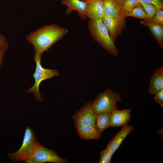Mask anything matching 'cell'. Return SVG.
Instances as JSON below:
<instances>
[{"instance_id": "obj_1", "label": "cell", "mask_w": 163, "mask_h": 163, "mask_svg": "<svg viewBox=\"0 0 163 163\" xmlns=\"http://www.w3.org/2000/svg\"><path fill=\"white\" fill-rule=\"evenodd\" d=\"M68 32V30L55 24L44 26L31 32L26 37L33 45L35 52L41 56L53 45Z\"/></svg>"}, {"instance_id": "obj_2", "label": "cell", "mask_w": 163, "mask_h": 163, "mask_svg": "<svg viewBox=\"0 0 163 163\" xmlns=\"http://www.w3.org/2000/svg\"><path fill=\"white\" fill-rule=\"evenodd\" d=\"M88 27L92 37L102 47L114 56L119 55L114 41L110 37L107 30L102 20H90Z\"/></svg>"}, {"instance_id": "obj_3", "label": "cell", "mask_w": 163, "mask_h": 163, "mask_svg": "<svg viewBox=\"0 0 163 163\" xmlns=\"http://www.w3.org/2000/svg\"><path fill=\"white\" fill-rule=\"evenodd\" d=\"M42 56L35 52L34 60L36 63L35 71L33 74L35 82L34 85L25 91V93H32L36 99L40 102H43V98L39 90V86L41 82L44 80L50 79L59 75L58 71L54 69L43 68L41 64Z\"/></svg>"}, {"instance_id": "obj_4", "label": "cell", "mask_w": 163, "mask_h": 163, "mask_svg": "<svg viewBox=\"0 0 163 163\" xmlns=\"http://www.w3.org/2000/svg\"><path fill=\"white\" fill-rule=\"evenodd\" d=\"M122 99L118 92L107 88L99 93L92 102V107L96 114L105 111L111 112L117 109V103Z\"/></svg>"}, {"instance_id": "obj_5", "label": "cell", "mask_w": 163, "mask_h": 163, "mask_svg": "<svg viewBox=\"0 0 163 163\" xmlns=\"http://www.w3.org/2000/svg\"><path fill=\"white\" fill-rule=\"evenodd\" d=\"M35 133L29 126H27L25 131L22 145L16 152L9 153L8 158L14 162L25 161L30 156L34 150L37 142Z\"/></svg>"}, {"instance_id": "obj_6", "label": "cell", "mask_w": 163, "mask_h": 163, "mask_svg": "<svg viewBox=\"0 0 163 163\" xmlns=\"http://www.w3.org/2000/svg\"><path fill=\"white\" fill-rule=\"evenodd\" d=\"M25 162L67 163L68 161L66 158L60 157L54 150L43 146L37 141L32 153Z\"/></svg>"}, {"instance_id": "obj_7", "label": "cell", "mask_w": 163, "mask_h": 163, "mask_svg": "<svg viewBox=\"0 0 163 163\" xmlns=\"http://www.w3.org/2000/svg\"><path fill=\"white\" fill-rule=\"evenodd\" d=\"M92 102L90 101L85 104L73 116L75 128L87 124L95 126L96 114L93 108Z\"/></svg>"}, {"instance_id": "obj_8", "label": "cell", "mask_w": 163, "mask_h": 163, "mask_svg": "<svg viewBox=\"0 0 163 163\" xmlns=\"http://www.w3.org/2000/svg\"><path fill=\"white\" fill-rule=\"evenodd\" d=\"M125 18L120 14L114 16L104 15L102 21L113 40H114L123 29L125 24Z\"/></svg>"}, {"instance_id": "obj_9", "label": "cell", "mask_w": 163, "mask_h": 163, "mask_svg": "<svg viewBox=\"0 0 163 163\" xmlns=\"http://www.w3.org/2000/svg\"><path fill=\"white\" fill-rule=\"evenodd\" d=\"M87 17L93 21L102 20L104 14L103 0H87Z\"/></svg>"}, {"instance_id": "obj_10", "label": "cell", "mask_w": 163, "mask_h": 163, "mask_svg": "<svg viewBox=\"0 0 163 163\" xmlns=\"http://www.w3.org/2000/svg\"><path fill=\"white\" fill-rule=\"evenodd\" d=\"M132 109L131 108L119 110L117 109L111 112L110 126L117 127L123 126L129 122Z\"/></svg>"}, {"instance_id": "obj_11", "label": "cell", "mask_w": 163, "mask_h": 163, "mask_svg": "<svg viewBox=\"0 0 163 163\" xmlns=\"http://www.w3.org/2000/svg\"><path fill=\"white\" fill-rule=\"evenodd\" d=\"M133 129V126L127 124L123 126L120 131L109 142L106 148L110 150L112 155L119 147L126 136Z\"/></svg>"}, {"instance_id": "obj_12", "label": "cell", "mask_w": 163, "mask_h": 163, "mask_svg": "<svg viewBox=\"0 0 163 163\" xmlns=\"http://www.w3.org/2000/svg\"><path fill=\"white\" fill-rule=\"evenodd\" d=\"M61 2L62 5L67 7L65 12L67 15L73 11H76L81 17H87L86 2L79 0H61Z\"/></svg>"}, {"instance_id": "obj_13", "label": "cell", "mask_w": 163, "mask_h": 163, "mask_svg": "<svg viewBox=\"0 0 163 163\" xmlns=\"http://www.w3.org/2000/svg\"><path fill=\"white\" fill-rule=\"evenodd\" d=\"M76 128L77 133L83 140L97 139L101 137L95 126L94 125L87 124L78 127Z\"/></svg>"}, {"instance_id": "obj_14", "label": "cell", "mask_w": 163, "mask_h": 163, "mask_svg": "<svg viewBox=\"0 0 163 163\" xmlns=\"http://www.w3.org/2000/svg\"><path fill=\"white\" fill-rule=\"evenodd\" d=\"M163 89V66L156 69L150 80L149 92L155 94Z\"/></svg>"}, {"instance_id": "obj_15", "label": "cell", "mask_w": 163, "mask_h": 163, "mask_svg": "<svg viewBox=\"0 0 163 163\" xmlns=\"http://www.w3.org/2000/svg\"><path fill=\"white\" fill-rule=\"evenodd\" d=\"M111 112H101L96 114L95 126L100 135L107 128L111 127Z\"/></svg>"}, {"instance_id": "obj_16", "label": "cell", "mask_w": 163, "mask_h": 163, "mask_svg": "<svg viewBox=\"0 0 163 163\" xmlns=\"http://www.w3.org/2000/svg\"><path fill=\"white\" fill-rule=\"evenodd\" d=\"M141 24L147 26L149 29L153 36L158 43L160 47L163 48V25L152 23L150 21H141Z\"/></svg>"}, {"instance_id": "obj_17", "label": "cell", "mask_w": 163, "mask_h": 163, "mask_svg": "<svg viewBox=\"0 0 163 163\" xmlns=\"http://www.w3.org/2000/svg\"><path fill=\"white\" fill-rule=\"evenodd\" d=\"M104 15L114 16L120 14L121 7L115 0H103Z\"/></svg>"}, {"instance_id": "obj_18", "label": "cell", "mask_w": 163, "mask_h": 163, "mask_svg": "<svg viewBox=\"0 0 163 163\" xmlns=\"http://www.w3.org/2000/svg\"><path fill=\"white\" fill-rule=\"evenodd\" d=\"M126 17L132 16L143 19L145 21H150L148 15L142 8L141 4L129 11Z\"/></svg>"}, {"instance_id": "obj_19", "label": "cell", "mask_w": 163, "mask_h": 163, "mask_svg": "<svg viewBox=\"0 0 163 163\" xmlns=\"http://www.w3.org/2000/svg\"><path fill=\"white\" fill-rule=\"evenodd\" d=\"M140 4L139 0H126L121 7L120 15L126 17V13L129 11Z\"/></svg>"}, {"instance_id": "obj_20", "label": "cell", "mask_w": 163, "mask_h": 163, "mask_svg": "<svg viewBox=\"0 0 163 163\" xmlns=\"http://www.w3.org/2000/svg\"><path fill=\"white\" fill-rule=\"evenodd\" d=\"M141 5L148 15L151 21L158 9L156 6L152 4L141 3Z\"/></svg>"}, {"instance_id": "obj_21", "label": "cell", "mask_w": 163, "mask_h": 163, "mask_svg": "<svg viewBox=\"0 0 163 163\" xmlns=\"http://www.w3.org/2000/svg\"><path fill=\"white\" fill-rule=\"evenodd\" d=\"M112 156L110 150L106 148L101 152L99 163H110Z\"/></svg>"}, {"instance_id": "obj_22", "label": "cell", "mask_w": 163, "mask_h": 163, "mask_svg": "<svg viewBox=\"0 0 163 163\" xmlns=\"http://www.w3.org/2000/svg\"><path fill=\"white\" fill-rule=\"evenodd\" d=\"M163 9H158L153 18L151 21L152 23L159 24H163Z\"/></svg>"}, {"instance_id": "obj_23", "label": "cell", "mask_w": 163, "mask_h": 163, "mask_svg": "<svg viewBox=\"0 0 163 163\" xmlns=\"http://www.w3.org/2000/svg\"><path fill=\"white\" fill-rule=\"evenodd\" d=\"M141 3L150 4L156 6L158 9H163V0H139Z\"/></svg>"}, {"instance_id": "obj_24", "label": "cell", "mask_w": 163, "mask_h": 163, "mask_svg": "<svg viewBox=\"0 0 163 163\" xmlns=\"http://www.w3.org/2000/svg\"><path fill=\"white\" fill-rule=\"evenodd\" d=\"M154 99L161 107H163V89L158 92L155 94Z\"/></svg>"}, {"instance_id": "obj_25", "label": "cell", "mask_w": 163, "mask_h": 163, "mask_svg": "<svg viewBox=\"0 0 163 163\" xmlns=\"http://www.w3.org/2000/svg\"><path fill=\"white\" fill-rule=\"evenodd\" d=\"M0 45L2 46L8 48L9 45L6 38L0 34Z\"/></svg>"}, {"instance_id": "obj_26", "label": "cell", "mask_w": 163, "mask_h": 163, "mask_svg": "<svg viewBox=\"0 0 163 163\" xmlns=\"http://www.w3.org/2000/svg\"><path fill=\"white\" fill-rule=\"evenodd\" d=\"M8 49L0 45V69L2 63L4 53Z\"/></svg>"}, {"instance_id": "obj_27", "label": "cell", "mask_w": 163, "mask_h": 163, "mask_svg": "<svg viewBox=\"0 0 163 163\" xmlns=\"http://www.w3.org/2000/svg\"><path fill=\"white\" fill-rule=\"evenodd\" d=\"M126 0H115L117 4L121 7L122 5Z\"/></svg>"}, {"instance_id": "obj_28", "label": "cell", "mask_w": 163, "mask_h": 163, "mask_svg": "<svg viewBox=\"0 0 163 163\" xmlns=\"http://www.w3.org/2000/svg\"><path fill=\"white\" fill-rule=\"evenodd\" d=\"M79 0L85 2L87 0Z\"/></svg>"}]
</instances>
